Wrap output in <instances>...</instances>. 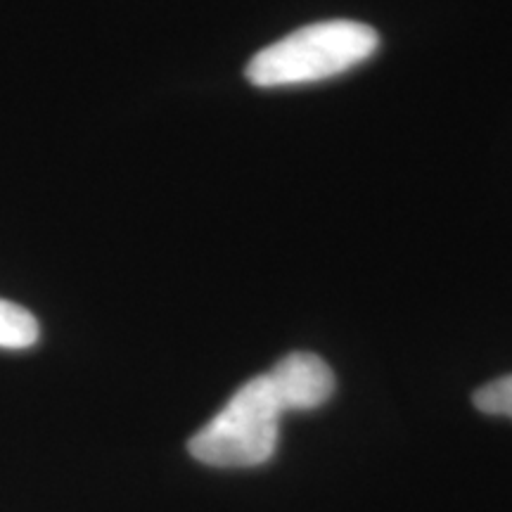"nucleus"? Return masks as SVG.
Returning <instances> with one entry per match:
<instances>
[{
    "label": "nucleus",
    "mask_w": 512,
    "mask_h": 512,
    "mask_svg": "<svg viewBox=\"0 0 512 512\" xmlns=\"http://www.w3.org/2000/svg\"><path fill=\"white\" fill-rule=\"evenodd\" d=\"M283 411H313L335 392V373L323 358L309 351H294L266 373Z\"/></svg>",
    "instance_id": "7ed1b4c3"
},
{
    "label": "nucleus",
    "mask_w": 512,
    "mask_h": 512,
    "mask_svg": "<svg viewBox=\"0 0 512 512\" xmlns=\"http://www.w3.org/2000/svg\"><path fill=\"white\" fill-rule=\"evenodd\" d=\"M283 413L268 377H252L202 430L192 434L190 456L211 467L264 465L278 446Z\"/></svg>",
    "instance_id": "f03ea898"
},
{
    "label": "nucleus",
    "mask_w": 512,
    "mask_h": 512,
    "mask_svg": "<svg viewBox=\"0 0 512 512\" xmlns=\"http://www.w3.org/2000/svg\"><path fill=\"white\" fill-rule=\"evenodd\" d=\"M472 401L486 415H501L512 420V375H503L479 387Z\"/></svg>",
    "instance_id": "39448f33"
},
{
    "label": "nucleus",
    "mask_w": 512,
    "mask_h": 512,
    "mask_svg": "<svg viewBox=\"0 0 512 512\" xmlns=\"http://www.w3.org/2000/svg\"><path fill=\"white\" fill-rule=\"evenodd\" d=\"M41 328L34 313L0 299V349H29L38 342Z\"/></svg>",
    "instance_id": "20e7f679"
},
{
    "label": "nucleus",
    "mask_w": 512,
    "mask_h": 512,
    "mask_svg": "<svg viewBox=\"0 0 512 512\" xmlns=\"http://www.w3.org/2000/svg\"><path fill=\"white\" fill-rule=\"evenodd\" d=\"M380 48L373 27L351 19L309 24L259 50L249 60L245 76L256 88L302 86L332 79L366 62Z\"/></svg>",
    "instance_id": "f257e3e1"
}]
</instances>
